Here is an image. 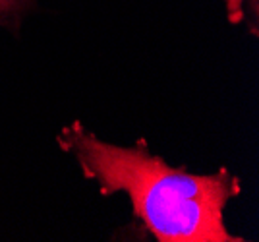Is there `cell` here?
Here are the masks:
<instances>
[{
	"mask_svg": "<svg viewBox=\"0 0 259 242\" xmlns=\"http://www.w3.org/2000/svg\"><path fill=\"white\" fill-rule=\"evenodd\" d=\"M242 2L244 0H227L228 4V16H230V22L238 23L242 18Z\"/></svg>",
	"mask_w": 259,
	"mask_h": 242,
	"instance_id": "obj_3",
	"label": "cell"
},
{
	"mask_svg": "<svg viewBox=\"0 0 259 242\" xmlns=\"http://www.w3.org/2000/svg\"><path fill=\"white\" fill-rule=\"evenodd\" d=\"M33 0H0V25L16 31L23 14L31 8Z\"/></svg>",
	"mask_w": 259,
	"mask_h": 242,
	"instance_id": "obj_2",
	"label": "cell"
},
{
	"mask_svg": "<svg viewBox=\"0 0 259 242\" xmlns=\"http://www.w3.org/2000/svg\"><path fill=\"white\" fill-rule=\"evenodd\" d=\"M58 145L72 155L103 194L124 192L134 215L159 242H242L225 225V208L242 192L227 169L211 175L170 167L147 145H116L89 132L79 120L64 126Z\"/></svg>",
	"mask_w": 259,
	"mask_h": 242,
	"instance_id": "obj_1",
	"label": "cell"
}]
</instances>
